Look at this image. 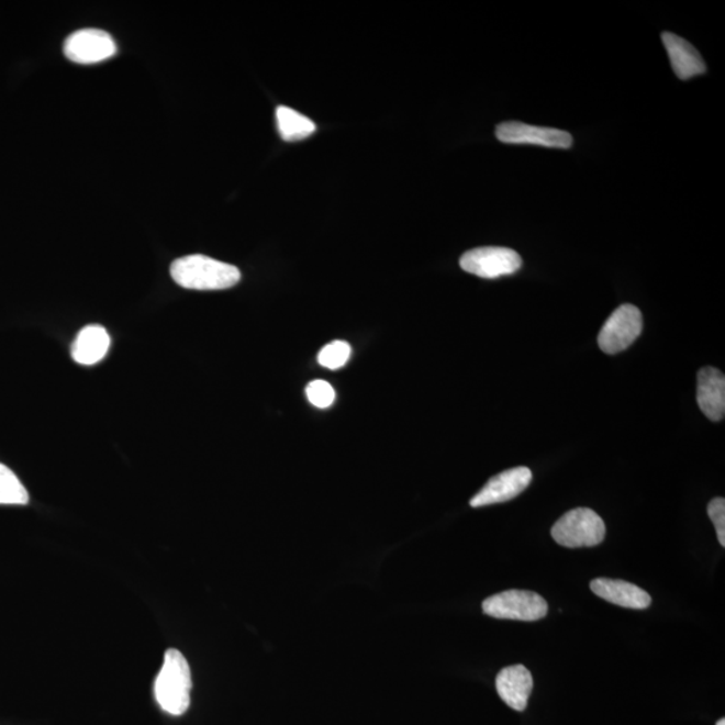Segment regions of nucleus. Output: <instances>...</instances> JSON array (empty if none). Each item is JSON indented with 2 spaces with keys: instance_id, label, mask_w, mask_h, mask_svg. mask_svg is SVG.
I'll return each mask as SVG.
<instances>
[{
  "instance_id": "0eeeda50",
  "label": "nucleus",
  "mask_w": 725,
  "mask_h": 725,
  "mask_svg": "<svg viewBox=\"0 0 725 725\" xmlns=\"http://www.w3.org/2000/svg\"><path fill=\"white\" fill-rule=\"evenodd\" d=\"M64 53L71 63L92 65L116 56L118 46L111 34L99 29H83L68 36Z\"/></svg>"
},
{
  "instance_id": "39448f33",
  "label": "nucleus",
  "mask_w": 725,
  "mask_h": 725,
  "mask_svg": "<svg viewBox=\"0 0 725 725\" xmlns=\"http://www.w3.org/2000/svg\"><path fill=\"white\" fill-rule=\"evenodd\" d=\"M643 328V313L638 308L631 304L621 305L603 324L598 335V346L604 354H620L637 341Z\"/></svg>"
},
{
  "instance_id": "1a4fd4ad",
  "label": "nucleus",
  "mask_w": 725,
  "mask_h": 725,
  "mask_svg": "<svg viewBox=\"0 0 725 725\" xmlns=\"http://www.w3.org/2000/svg\"><path fill=\"white\" fill-rule=\"evenodd\" d=\"M531 481L532 471L528 468L518 467L501 471L500 475L492 477L487 486L470 500V505L481 507L506 503L523 493L529 487Z\"/></svg>"
},
{
  "instance_id": "6e6552de",
  "label": "nucleus",
  "mask_w": 725,
  "mask_h": 725,
  "mask_svg": "<svg viewBox=\"0 0 725 725\" xmlns=\"http://www.w3.org/2000/svg\"><path fill=\"white\" fill-rule=\"evenodd\" d=\"M495 136L506 144H534L547 148H571L572 136L566 131L507 121L495 129Z\"/></svg>"
},
{
  "instance_id": "423d86ee",
  "label": "nucleus",
  "mask_w": 725,
  "mask_h": 725,
  "mask_svg": "<svg viewBox=\"0 0 725 725\" xmlns=\"http://www.w3.org/2000/svg\"><path fill=\"white\" fill-rule=\"evenodd\" d=\"M465 271L481 278H499L516 274L523 261L518 253L507 247H479L469 250L459 259Z\"/></svg>"
},
{
  "instance_id": "4468645a",
  "label": "nucleus",
  "mask_w": 725,
  "mask_h": 725,
  "mask_svg": "<svg viewBox=\"0 0 725 725\" xmlns=\"http://www.w3.org/2000/svg\"><path fill=\"white\" fill-rule=\"evenodd\" d=\"M111 337L104 326L88 325L78 332L71 346V356L78 365L93 366L105 358Z\"/></svg>"
},
{
  "instance_id": "f03ea898",
  "label": "nucleus",
  "mask_w": 725,
  "mask_h": 725,
  "mask_svg": "<svg viewBox=\"0 0 725 725\" xmlns=\"http://www.w3.org/2000/svg\"><path fill=\"white\" fill-rule=\"evenodd\" d=\"M191 669L177 649L166 651L165 661L155 681V696L163 711L180 716L191 703Z\"/></svg>"
},
{
  "instance_id": "6ab92c4d",
  "label": "nucleus",
  "mask_w": 725,
  "mask_h": 725,
  "mask_svg": "<svg viewBox=\"0 0 725 725\" xmlns=\"http://www.w3.org/2000/svg\"><path fill=\"white\" fill-rule=\"evenodd\" d=\"M709 516L715 524L718 543L725 546V500L716 498L709 504Z\"/></svg>"
},
{
  "instance_id": "f8f14e48",
  "label": "nucleus",
  "mask_w": 725,
  "mask_h": 725,
  "mask_svg": "<svg viewBox=\"0 0 725 725\" xmlns=\"http://www.w3.org/2000/svg\"><path fill=\"white\" fill-rule=\"evenodd\" d=\"M590 589L602 600L621 607L644 610L651 603L648 592L625 580L598 578L592 580Z\"/></svg>"
},
{
  "instance_id": "7ed1b4c3",
  "label": "nucleus",
  "mask_w": 725,
  "mask_h": 725,
  "mask_svg": "<svg viewBox=\"0 0 725 725\" xmlns=\"http://www.w3.org/2000/svg\"><path fill=\"white\" fill-rule=\"evenodd\" d=\"M551 535L561 547H595L604 540L606 525L590 507H577L555 523Z\"/></svg>"
},
{
  "instance_id": "ddd939ff",
  "label": "nucleus",
  "mask_w": 725,
  "mask_h": 725,
  "mask_svg": "<svg viewBox=\"0 0 725 725\" xmlns=\"http://www.w3.org/2000/svg\"><path fill=\"white\" fill-rule=\"evenodd\" d=\"M662 42L669 54L674 75L680 80H689L694 76L704 75L706 71L704 59L688 41L673 33H663Z\"/></svg>"
},
{
  "instance_id": "aec40b11",
  "label": "nucleus",
  "mask_w": 725,
  "mask_h": 725,
  "mask_svg": "<svg viewBox=\"0 0 725 725\" xmlns=\"http://www.w3.org/2000/svg\"><path fill=\"white\" fill-rule=\"evenodd\" d=\"M716 725H725V721H724V718H721V721H718V722L716 723Z\"/></svg>"
},
{
  "instance_id": "9b49d317",
  "label": "nucleus",
  "mask_w": 725,
  "mask_h": 725,
  "mask_svg": "<svg viewBox=\"0 0 725 725\" xmlns=\"http://www.w3.org/2000/svg\"><path fill=\"white\" fill-rule=\"evenodd\" d=\"M698 403L706 419L721 422L725 414V377L715 367H704L698 373Z\"/></svg>"
},
{
  "instance_id": "f257e3e1",
  "label": "nucleus",
  "mask_w": 725,
  "mask_h": 725,
  "mask_svg": "<svg viewBox=\"0 0 725 725\" xmlns=\"http://www.w3.org/2000/svg\"><path fill=\"white\" fill-rule=\"evenodd\" d=\"M171 277L181 288L193 290L228 289L241 280V271L234 265L192 254L171 265Z\"/></svg>"
},
{
  "instance_id": "dca6fc26",
  "label": "nucleus",
  "mask_w": 725,
  "mask_h": 725,
  "mask_svg": "<svg viewBox=\"0 0 725 725\" xmlns=\"http://www.w3.org/2000/svg\"><path fill=\"white\" fill-rule=\"evenodd\" d=\"M29 493L14 471L0 464V505H26Z\"/></svg>"
},
{
  "instance_id": "2eb2a0df",
  "label": "nucleus",
  "mask_w": 725,
  "mask_h": 725,
  "mask_svg": "<svg viewBox=\"0 0 725 725\" xmlns=\"http://www.w3.org/2000/svg\"><path fill=\"white\" fill-rule=\"evenodd\" d=\"M277 126L286 142L302 141L316 131L313 121L288 107H278L276 111Z\"/></svg>"
},
{
  "instance_id": "20e7f679",
  "label": "nucleus",
  "mask_w": 725,
  "mask_h": 725,
  "mask_svg": "<svg viewBox=\"0 0 725 725\" xmlns=\"http://www.w3.org/2000/svg\"><path fill=\"white\" fill-rule=\"evenodd\" d=\"M482 610L493 618L535 622L548 614V604L537 592L507 590L487 598Z\"/></svg>"
},
{
  "instance_id": "f3484780",
  "label": "nucleus",
  "mask_w": 725,
  "mask_h": 725,
  "mask_svg": "<svg viewBox=\"0 0 725 725\" xmlns=\"http://www.w3.org/2000/svg\"><path fill=\"white\" fill-rule=\"evenodd\" d=\"M350 356V346L343 341H336L328 344L319 354L320 366L328 368V370H338L346 366Z\"/></svg>"
},
{
  "instance_id": "a211bd4d",
  "label": "nucleus",
  "mask_w": 725,
  "mask_h": 725,
  "mask_svg": "<svg viewBox=\"0 0 725 725\" xmlns=\"http://www.w3.org/2000/svg\"><path fill=\"white\" fill-rule=\"evenodd\" d=\"M306 398L313 406L319 409L330 408L335 401V390L325 380H313L306 386Z\"/></svg>"
},
{
  "instance_id": "9d476101",
  "label": "nucleus",
  "mask_w": 725,
  "mask_h": 725,
  "mask_svg": "<svg viewBox=\"0 0 725 725\" xmlns=\"http://www.w3.org/2000/svg\"><path fill=\"white\" fill-rule=\"evenodd\" d=\"M495 689H498L500 699L510 709L523 712L527 709L528 699L534 689V679L524 665H511L498 674Z\"/></svg>"
}]
</instances>
